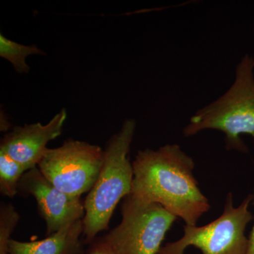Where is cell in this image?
<instances>
[{"instance_id": "obj_1", "label": "cell", "mask_w": 254, "mask_h": 254, "mask_svg": "<svg viewBox=\"0 0 254 254\" xmlns=\"http://www.w3.org/2000/svg\"><path fill=\"white\" fill-rule=\"evenodd\" d=\"M133 178L130 196L145 203L161 205L182 219L196 225L210 208L193 175V159L177 144L158 149L139 150L132 163Z\"/></svg>"}, {"instance_id": "obj_2", "label": "cell", "mask_w": 254, "mask_h": 254, "mask_svg": "<svg viewBox=\"0 0 254 254\" xmlns=\"http://www.w3.org/2000/svg\"><path fill=\"white\" fill-rule=\"evenodd\" d=\"M135 131L136 122L128 119L108 142L99 176L83 202L86 242L94 240L98 233L108 228L119 202L131 194L133 172L128 153Z\"/></svg>"}, {"instance_id": "obj_3", "label": "cell", "mask_w": 254, "mask_h": 254, "mask_svg": "<svg viewBox=\"0 0 254 254\" xmlns=\"http://www.w3.org/2000/svg\"><path fill=\"white\" fill-rule=\"evenodd\" d=\"M207 129L225 133L227 150L248 153L241 138L250 135L254 138V63L246 54L237 64L231 86L218 99L198 110L183 130L184 136H194Z\"/></svg>"}, {"instance_id": "obj_4", "label": "cell", "mask_w": 254, "mask_h": 254, "mask_svg": "<svg viewBox=\"0 0 254 254\" xmlns=\"http://www.w3.org/2000/svg\"><path fill=\"white\" fill-rule=\"evenodd\" d=\"M253 194L234 207L229 193L223 212L214 221L198 227L185 225L180 240L162 247L158 254H247L248 238L245 231L254 217L249 210Z\"/></svg>"}, {"instance_id": "obj_5", "label": "cell", "mask_w": 254, "mask_h": 254, "mask_svg": "<svg viewBox=\"0 0 254 254\" xmlns=\"http://www.w3.org/2000/svg\"><path fill=\"white\" fill-rule=\"evenodd\" d=\"M122 221L100 238L116 254H158L177 218L155 203L126 197L122 207Z\"/></svg>"}, {"instance_id": "obj_6", "label": "cell", "mask_w": 254, "mask_h": 254, "mask_svg": "<svg viewBox=\"0 0 254 254\" xmlns=\"http://www.w3.org/2000/svg\"><path fill=\"white\" fill-rule=\"evenodd\" d=\"M103 158L98 145L69 138L58 148H48L37 167L58 190L81 197L94 186Z\"/></svg>"}, {"instance_id": "obj_7", "label": "cell", "mask_w": 254, "mask_h": 254, "mask_svg": "<svg viewBox=\"0 0 254 254\" xmlns=\"http://www.w3.org/2000/svg\"><path fill=\"white\" fill-rule=\"evenodd\" d=\"M18 193L31 195L36 199L38 210L46 221L48 235L84 217V203L80 197L71 196L58 190L38 167L28 170L21 177Z\"/></svg>"}, {"instance_id": "obj_8", "label": "cell", "mask_w": 254, "mask_h": 254, "mask_svg": "<svg viewBox=\"0 0 254 254\" xmlns=\"http://www.w3.org/2000/svg\"><path fill=\"white\" fill-rule=\"evenodd\" d=\"M66 118V110H62L46 125L38 123L15 127L1 138L0 151L21 164L27 171L36 168L48 148V143L62 134Z\"/></svg>"}, {"instance_id": "obj_9", "label": "cell", "mask_w": 254, "mask_h": 254, "mask_svg": "<svg viewBox=\"0 0 254 254\" xmlns=\"http://www.w3.org/2000/svg\"><path fill=\"white\" fill-rule=\"evenodd\" d=\"M83 235V219L68 224L44 240L20 242L11 240L9 254H78L81 253V236Z\"/></svg>"}, {"instance_id": "obj_10", "label": "cell", "mask_w": 254, "mask_h": 254, "mask_svg": "<svg viewBox=\"0 0 254 254\" xmlns=\"http://www.w3.org/2000/svg\"><path fill=\"white\" fill-rule=\"evenodd\" d=\"M45 55L36 46H24L0 34V56L9 61L18 73H28L30 68L26 58L31 55Z\"/></svg>"}, {"instance_id": "obj_11", "label": "cell", "mask_w": 254, "mask_h": 254, "mask_svg": "<svg viewBox=\"0 0 254 254\" xmlns=\"http://www.w3.org/2000/svg\"><path fill=\"white\" fill-rule=\"evenodd\" d=\"M26 168L14 159L0 151V192L4 196L13 198L18 193V184Z\"/></svg>"}, {"instance_id": "obj_12", "label": "cell", "mask_w": 254, "mask_h": 254, "mask_svg": "<svg viewBox=\"0 0 254 254\" xmlns=\"http://www.w3.org/2000/svg\"><path fill=\"white\" fill-rule=\"evenodd\" d=\"M20 220V215L11 203L0 205V254H8V245Z\"/></svg>"}, {"instance_id": "obj_13", "label": "cell", "mask_w": 254, "mask_h": 254, "mask_svg": "<svg viewBox=\"0 0 254 254\" xmlns=\"http://www.w3.org/2000/svg\"><path fill=\"white\" fill-rule=\"evenodd\" d=\"M90 254H116L105 242L98 239L92 247Z\"/></svg>"}, {"instance_id": "obj_14", "label": "cell", "mask_w": 254, "mask_h": 254, "mask_svg": "<svg viewBox=\"0 0 254 254\" xmlns=\"http://www.w3.org/2000/svg\"><path fill=\"white\" fill-rule=\"evenodd\" d=\"M252 204L254 205V192L253 193V199H252ZM248 240V250H247V254H254V223L253 227H252V231L250 232Z\"/></svg>"}, {"instance_id": "obj_15", "label": "cell", "mask_w": 254, "mask_h": 254, "mask_svg": "<svg viewBox=\"0 0 254 254\" xmlns=\"http://www.w3.org/2000/svg\"><path fill=\"white\" fill-rule=\"evenodd\" d=\"M253 28H254V26H253ZM253 60H254V56L253 57Z\"/></svg>"}]
</instances>
